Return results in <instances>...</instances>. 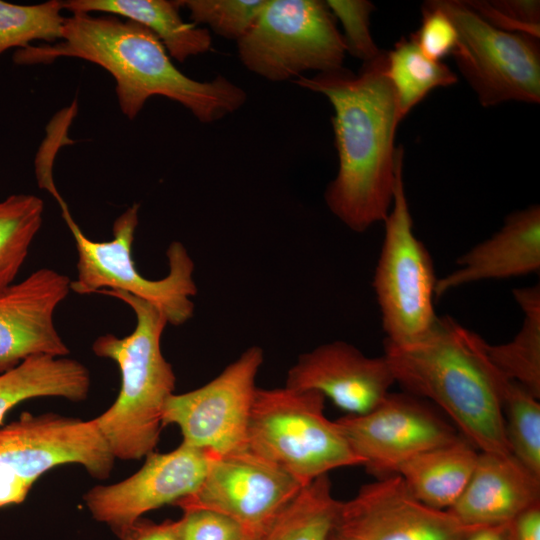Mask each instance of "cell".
Here are the masks:
<instances>
[{
    "label": "cell",
    "instance_id": "6",
    "mask_svg": "<svg viewBox=\"0 0 540 540\" xmlns=\"http://www.w3.org/2000/svg\"><path fill=\"white\" fill-rule=\"evenodd\" d=\"M58 204L77 250V277L71 280V291L80 295L103 290L132 294L160 309L168 325L180 326L192 318V298L197 294L194 262L181 242L174 241L168 246L169 271L164 278H145L135 266L132 246L138 225V204L130 206L114 221L113 238L105 242L89 239L74 221L65 201Z\"/></svg>",
    "mask_w": 540,
    "mask_h": 540
},
{
    "label": "cell",
    "instance_id": "34",
    "mask_svg": "<svg viewBox=\"0 0 540 540\" xmlns=\"http://www.w3.org/2000/svg\"><path fill=\"white\" fill-rule=\"evenodd\" d=\"M114 533L119 540H181L176 520H166L154 523L149 520L139 519L134 523L122 527Z\"/></svg>",
    "mask_w": 540,
    "mask_h": 540
},
{
    "label": "cell",
    "instance_id": "20",
    "mask_svg": "<svg viewBox=\"0 0 540 540\" xmlns=\"http://www.w3.org/2000/svg\"><path fill=\"white\" fill-rule=\"evenodd\" d=\"M180 1L170 0H69L63 9L71 13L103 12L135 21L150 29L169 56L179 62L207 53L210 31L187 23L180 15Z\"/></svg>",
    "mask_w": 540,
    "mask_h": 540
},
{
    "label": "cell",
    "instance_id": "4",
    "mask_svg": "<svg viewBox=\"0 0 540 540\" xmlns=\"http://www.w3.org/2000/svg\"><path fill=\"white\" fill-rule=\"evenodd\" d=\"M135 313L131 334L119 338L99 336L93 353L113 360L119 367L121 387L114 403L94 418L112 455L120 460H139L154 452L163 427V410L174 394L176 376L161 350L162 334L168 325L160 309L132 294L103 290Z\"/></svg>",
    "mask_w": 540,
    "mask_h": 540
},
{
    "label": "cell",
    "instance_id": "25",
    "mask_svg": "<svg viewBox=\"0 0 540 540\" xmlns=\"http://www.w3.org/2000/svg\"><path fill=\"white\" fill-rule=\"evenodd\" d=\"M339 506L328 474L317 477L278 515L265 540H330Z\"/></svg>",
    "mask_w": 540,
    "mask_h": 540
},
{
    "label": "cell",
    "instance_id": "22",
    "mask_svg": "<svg viewBox=\"0 0 540 540\" xmlns=\"http://www.w3.org/2000/svg\"><path fill=\"white\" fill-rule=\"evenodd\" d=\"M87 367L68 356L38 355L0 374V426L17 404L38 397L84 401L90 390Z\"/></svg>",
    "mask_w": 540,
    "mask_h": 540
},
{
    "label": "cell",
    "instance_id": "32",
    "mask_svg": "<svg viewBox=\"0 0 540 540\" xmlns=\"http://www.w3.org/2000/svg\"><path fill=\"white\" fill-rule=\"evenodd\" d=\"M410 38L425 56L441 61L455 49L457 31L436 1H427L422 7L420 27Z\"/></svg>",
    "mask_w": 540,
    "mask_h": 540
},
{
    "label": "cell",
    "instance_id": "37",
    "mask_svg": "<svg viewBox=\"0 0 540 540\" xmlns=\"http://www.w3.org/2000/svg\"><path fill=\"white\" fill-rule=\"evenodd\" d=\"M265 536L266 534L264 535H249V534H245V537L243 540H265Z\"/></svg>",
    "mask_w": 540,
    "mask_h": 540
},
{
    "label": "cell",
    "instance_id": "36",
    "mask_svg": "<svg viewBox=\"0 0 540 540\" xmlns=\"http://www.w3.org/2000/svg\"><path fill=\"white\" fill-rule=\"evenodd\" d=\"M454 540H509L507 524L466 526Z\"/></svg>",
    "mask_w": 540,
    "mask_h": 540
},
{
    "label": "cell",
    "instance_id": "11",
    "mask_svg": "<svg viewBox=\"0 0 540 540\" xmlns=\"http://www.w3.org/2000/svg\"><path fill=\"white\" fill-rule=\"evenodd\" d=\"M263 361V349L251 346L205 385L172 394L164 406L163 426H178L182 443L214 456L247 449L256 378Z\"/></svg>",
    "mask_w": 540,
    "mask_h": 540
},
{
    "label": "cell",
    "instance_id": "5",
    "mask_svg": "<svg viewBox=\"0 0 540 540\" xmlns=\"http://www.w3.org/2000/svg\"><path fill=\"white\" fill-rule=\"evenodd\" d=\"M324 401L312 390L257 388L248 448L303 486L334 469L362 465L336 421L325 416Z\"/></svg>",
    "mask_w": 540,
    "mask_h": 540
},
{
    "label": "cell",
    "instance_id": "19",
    "mask_svg": "<svg viewBox=\"0 0 540 540\" xmlns=\"http://www.w3.org/2000/svg\"><path fill=\"white\" fill-rule=\"evenodd\" d=\"M540 502V478L512 454L480 452L468 484L447 510L464 526L508 524Z\"/></svg>",
    "mask_w": 540,
    "mask_h": 540
},
{
    "label": "cell",
    "instance_id": "18",
    "mask_svg": "<svg viewBox=\"0 0 540 540\" xmlns=\"http://www.w3.org/2000/svg\"><path fill=\"white\" fill-rule=\"evenodd\" d=\"M457 269L437 279L435 295L484 280L538 273L540 270V206L509 214L492 236L461 255Z\"/></svg>",
    "mask_w": 540,
    "mask_h": 540
},
{
    "label": "cell",
    "instance_id": "3",
    "mask_svg": "<svg viewBox=\"0 0 540 540\" xmlns=\"http://www.w3.org/2000/svg\"><path fill=\"white\" fill-rule=\"evenodd\" d=\"M484 341L450 316H438L420 341L397 347L384 342L395 382L433 401L480 452L510 455L501 393L506 377L490 362Z\"/></svg>",
    "mask_w": 540,
    "mask_h": 540
},
{
    "label": "cell",
    "instance_id": "9",
    "mask_svg": "<svg viewBox=\"0 0 540 540\" xmlns=\"http://www.w3.org/2000/svg\"><path fill=\"white\" fill-rule=\"evenodd\" d=\"M115 458L94 420L23 412L0 427V508L24 502L52 468L79 464L92 477H109Z\"/></svg>",
    "mask_w": 540,
    "mask_h": 540
},
{
    "label": "cell",
    "instance_id": "23",
    "mask_svg": "<svg viewBox=\"0 0 540 540\" xmlns=\"http://www.w3.org/2000/svg\"><path fill=\"white\" fill-rule=\"evenodd\" d=\"M513 295L524 314L520 330L507 343L484 341V351L500 373L540 399V286L517 288Z\"/></svg>",
    "mask_w": 540,
    "mask_h": 540
},
{
    "label": "cell",
    "instance_id": "33",
    "mask_svg": "<svg viewBox=\"0 0 540 540\" xmlns=\"http://www.w3.org/2000/svg\"><path fill=\"white\" fill-rule=\"evenodd\" d=\"M176 526L181 540H243L245 537L237 522L208 509L184 510Z\"/></svg>",
    "mask_w": 540,
    "mask_h": 540
},
{
    "label": "cell",
    "instance_id": "27",
    "mask_svg": "<svg viewBox=\"0 0 540 540\" xmlns=\"http://www.w3.org/2000/svg\"><path fill=\"white\" fill-rule=\"evenodd\" d=\"M510 453L540 478V403L521 384L506 379L501 393Z\"/></svg>",
    "mask_w": 540,
    "mask_h": 540
},
{
    "label": "cell",
    "instance_id": "10",
    "mask_svg": "<svg viewBox=\"0 0 540 540\" xmlns=\"http://www.w3.org/2000/svg\"><path fill=\"white\" fill-rule=\"evenodd\" d=\"M457 31L452 54L483 107L540 101L539 39L495 28L463 0H436Z\"/></svg>",
    "mask_w": 540,
    "mask_h": 540
},
{
    "label": "cell",
    "instance_id": "28",
    "mask_svg": "<svg viewBox=\"0 0 540 540\" xmlns=\"http://www.w3.org/2000/svg\"><path fill=\"white\" fill-rule=\"evenodd\" d=\"M62 10L59 0L34 5L0 0V55L10 48H25L35 40L46 44L58 41L66 18Z\"/></svg>",
    "mask_w": 540,
    "mask_h": 540
},
{
    "label": "cell",
    "instance_id": "26",
    "mask_svg": "<svg viewBox=\"0 0 540 540\" xmlns=\"http://www.w3.org/2000/svg\"><path fill=\"white\" fill-rule=\"evenodd\" d=\"M44 203L32 194L0 201V292L13 284L43 223Z\"/></svg>",
    "mask_w": 540,
    "mask_h": 540
},
{
    "label": "cell",
    "instance_id": "35",
    "mask_svg": "<svg viewBox=\"0 0 540 540\" xmlns=\"http://www.w3.org/2000/svg\"><path fill=\"white\" fill-rule=\"evenodd\" d=\"M509 540H540V502L515 516L507 524Z\"/></svg>",
    "mask_w": 540,
    "mask_h": 540
},
{
    "label": "cell",
    "instance_id": "15",
    "mask_svg": "<svg viewBox=\"0 0 540 540\" xmlns=\"http://www.w3.org/2000/svg\"><path fill=\"white\" fill-rule=\"evenodd\" d=\"M465 527L447 510L420 502L393 474L340 502L330 540H454Z\"/></svg>",
    "mask_w": 540,
    "mask_h": 540
},
{
    "label": "cell",
    "instance_id": "7",
    "mask_svg": "<svg viewBox=\"0 0 540 540\" xmlns=\"http://www.w3.org/2000/svg\"><path fill=\"white\" fill-rule=\"evenodd\" d=\"M236 43L243 66L272 82L341 69L346 55L336 19L320 0H267Z\"/></svg>",
    "mask_w": 540,
    "mask_h": 540
},
{
    "label": "cell",
    "instance_id": "13",
    "mask_svg": "<svg viewBox=\"0 0 540 540\" xmlns=\"http://www.w3.org/2000/svg\"><path fill=\"white\" fill-rule=\"evenodd\" d=\"M354 454L378 478L397 473L412 457L460 435L410 393H389L373 410L336 420Z\"/></svg>",
    "mask_w": 540,
    "mask_h": 540
},
{
    "label": "cell",
    "instance_id": "14",
    "mask_svg": "<svg viewBox=\"0 0 540 540\" xmlns=\"http://www.w3.org/2000/svg\"><path fill=\"white\" fill-rule=\"evenodd\" d=\"M210 452L181 444L167 453L152 452L130 477L109 485H97L84 494L92 517L113 531L130 525L154 509L193 494L201 485Z\"/></svg>",
    "mask_w": 540,
    "mask_h": 540
},
{
    "label": "cell",
    "instance_id": "24",
    "mask_svg": "<svg viewBox=\"0 0 540 540\" xmlns=\"http://www.w3.org/2000/svg\"><path fill=\"white\" fill-rule=\"evenodd\" d=\"M385 72L402 119L432 90L458 81L446 64L425 56L410 37H402L386 52Z\"/></svg>",
    "mask_w": 540,
    "mask_h": 540
},
{
    "label": "cell",
    "instance_id": "30",
    "mask_svg": "<svg viewBox=\"0 0 540 540\" xmlns=\"http://www.w3.org/2000/svg\"><path fill=\"white\" fill-rule=\"evenodd\" d=\"M326 5L343 29L346 53L362 61L376 58L382 50L376 45L370 30L371 14L375 10L367 0H327Z\"/></svg>",
    "mask_w": 540,
    "mask_h": 540
},
{
    "label": "cell",
    "instance_id": "17",
    "mask_svg": "<svg viewBox=\"0 0 540 540\" xmlns=\"http://www.w3.org/2000/svg\"><path fill=\"white\" fill-rule=\"evenodd\" d=\"M394 383L384 355L370 357L345 341H332L300 355L285 386L316 391L347 415H361L377 407Z\"/></svg>",
    "mask_w": 540,
    "mask_h": 540
},
{
    "label": "cell",
    "instance_id": "29",
    "mask_svg": "<svg viewBox=\"0 0 540 540\" xmlns=\"http://www.w3.org/2000/svg\"><path fill=\"white\" fill-rule=\"evenodd\" d=\"M194 24L220 37L238 41L251 28L267 0H179Z\"/></svg>",
    "mask_w": 540,
    "mask_h": 540
},
{
    "label": "cell",
    "instance_id": "16",
    "mask_svg": "<svg viewBox=\"0 0 540 540\" xmlns=\"http://www.w3.org/2000/svg\"><path fill=\"white\" fill-rule=\"evenodd\" d=\"M70 285L68 276L40 268L0 292V374L32 356H68L54 314Z\"/></svg>",
    "mask_w": 540,
    "mask_h": 540
},
{
    "label": "cell",
    "instance_id": "2",
    "mask_svg": "<svg viewBox=\"0 0 540 540\" xmlns=\"http://www.w3.org/2000/svg\"><path fill=\"white\" fill-rule=\"evenodd\" d=\"M62 57L83 59L108 71L116 82L119 107L130 120L153 96L178 102L206 124L236 112L247 101L246 91L224 76L197 81L183 74L150 29L121 17L72 13L58 41L18 49L13 60L32 65Z\"/></svg>",
    "mask_w": 540,
    "mask_h": 540
},
{
    "label": "cell",
    "instance_id": "31",
    "mask_svg": "<svg viewBox=\"0 0 540 540\" xmlns=\"http://www.w3.org/2000/svg\"><path fill=\"white\" fill-rule=\"evenodd\" d=\"M490 25L500 30L540 36V2L538 0H463Z\"/></svg>",
    "mask_w": 540,
    "mask_h": 540
},
{
    "label": "cell",
    "instance_id": "21",
    "mask_svg": "<svg viewBox=\"0 0 540 540\" xmlns=\"http://www.w3.org/2000/svg\"><path fill=\"white\" fill-rule=\"evenodd\" d=\"M479 451L465 438L422 452L397 473L425 505L448 510L461 496L475 468Z\"/></svg>",
    "mask_w": 540,
    "mask_h": 540
},
{
    "label": "cell",
    "instance_id": "12",
    "mask_svg": "<svg viewBox=\"0 0 540 540\" xmlns=\"http://www.w3.org/2000/svg\"><path fill=\"white\" fill-rule=\"evenodd\" d=\"M303 485L249 448L214 456L199 488L174 505L208 509L237 522L245 534L264 535Z\"/></svg>",
    "mask_w": 540,
    "mask_h": 540
},
{
    "label": "cell",
    "instance_id": "1",
    "mask_svg": "<svg viewBox=\"0 0 540 540\" xmlns=\"http://www.w3.org/2000/svg\"><path fill=\"white\" fill-rule=\"evenodd\" d=\"M385 69L386 51H381L358 73L343 67L293 81L324 95L333 107L338 171L324 199L331 213L357 233L385 220L403 166V148L394 145L402 118Z\"/></svg>",
    "mask_w": 540,
    "mask_h": 540
},
{
    "label": "cell",
    "instance_id": "8",
    "mask_svg": "<svg viewBox=\"0 0 540 540\" xmlns=\"http://www.w3.org/2000/svg\"><path fill=\"white\" fill-rule=\"evenodd\" d=\"M372 286L380 308L385 343L404 347L417 343L433 328L437 278L432 258L413 231L403 166L399 169L391 209Z\"/></svg>",
    "mask_w": 540,
    "mask_h": 540
}]
</instances>
